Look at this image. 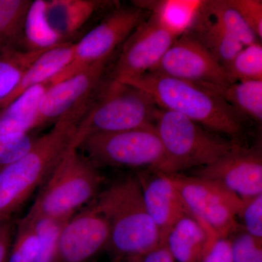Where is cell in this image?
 <instances>
[{"mask_svg":"<svg viewBox=\"0 0 262 262\" xmlns=\"http://www.w3.org/2000/svg\"><path fill=\"white\" fill-rule=\"evenodd\" d=\"M103 5L92 0H49L46 4L48 22L67 42V38L78 32Z\"/></svg>","mask_w":262,"mask_h":262,"instance_id":"19","label":"cell"},{"mask_svg":"<svg viewBox=\"0 0 262 262\" xmlns=\"http://www.w3.org/2000/svg\"><path fill=\"white\" fill-rule=\"evenodd\" d=\"M158 106L149 94L135 86L112 80L90 103L77 124L72 145L78 148L84 138L152 125Z\"/></svg>","mask_w":262,"mask_h":262,"instance_id":"6","label":"cell"},{"mask_svg":"<svg viewBox=\"0 0 262 262\" xmlns=\"http://www.w3.org/2000/svg\"><path fill=\"white\" fill-rule=\"evenodd\" d=\"M192 213L215 232L219 238L243 228L239 223L245 201L220 183L183 173L167 174Z\"/></svg>","mask_w":262,"mask_h":262,"instance_id":"8","label":"cell"},{"mask_svg":"<svg viewBox=\"0 0 262 262\" xmlns=\"http://www.w3.org/2000/svg\"><path fill=\"white\" fill-rule=\"evenodd\" d=\"M108 60L97 62L64 80L52 83L39 108V127L70 117H83L97 89Z\"/></svg>","mask_w":262,"mask_h":262,"instance_id":"11","label":"cell"},{"mask_svg":"<svg viewBox=\"0 0 262 262\" xmlns=\"http://www.w3.org/2000/svg\"><path fill=\"white\" fill-rule=\"evenodd\" d=\"M51 82L34 86L0 110V135L31 134L39 127V108Z\"/></svg>","mask_w":262,"mask_h":262,"instance_id":"17","label":"cell"},{"mask_svg":"<svg viewBox=\"0 0 262 262\" xmlns=\"http://www.w3.org/2000/svg\"><path fill=\"white\" fill-rule=\"evenodd\" d=\"M38 237L32 224L24 220L16 222V232L12 244L8 262H35Z\"/></svg>","mask_w":262,"mask_h":262,"instance_id":"29","label":"cell"},{"mask_svg":"<svg viewBox=\"0 0 262 262\" xmlns=\"http://www.w3.org/2000/svg\"><path fill=\"white\" fill-rule=\"evenodd\" d=\"M103 182L97 167L71 145L24 218L69 220L94 201Z\"/></svg>","mask_w":262,"mask_h":262,"instance_id":"4","label":"cell"},{"mask_svg":"<svg viewBox=\"0 0 262 262\" xmlns=\"http://www.w3.org/2000/svg\"><path fill=\"white\" fill-rule=\"evenodd\" d=\"M22 220L32 224L38 237V251L35 262H53L60 232L67 221L37 218Z\"/></svg>","mask_w":262,"mask_h":262,"instance_id":"28","label":"cell"},{"mask_svg":"<svg viewBox=\"0 0 262 262\" xmlns=\"http://www.w3.org/2000/svg\"><path fill=\"white\" fill-rule=\"evenodd\" d=\"M78 149L98 166L151 168L160 170L165 163L163 144L154 125L84 138Z\"/></svg>","mask_w":262,"mask_h":262,"instance_id":"7","label":"cell"},{"mask_svg":"<svg viewBox=\"0 0 262 262\" xmlns=\"http://www.w3.org/2000/svg\"><path fill=\"white\" fill-rule=\"evenodd\" d=\"M93 203L108 221V248L117 256L132 259L162 246L136 175L127 176L110 184L98 193Z\"/></svg>","mask_w":262,"mask_h":262,"instance_id":"2","label":"cell"},{"mask_svg":"<svg viewBox=\"0 0 262 262\" xmlns=\"http://www.w3.org/2000/svg\"><path fill=\"white\" fill-rule=\"evenodd\" d=\"M202 10L244 47L259 42L256 34L229 0L203 1Z\"/></svg>","mask_w":262,"mask_h":262,"instance_id":"25","label":"cell"},{"mask_svg":"<svg viewBox=\"0 0 262 262\" xmlns=\"http://www.w3.org/2000/svg\"><path fill=\"white\" fill-rule=\"evenodd\" d=\"M225 69L232 83L238 81L262 80L261 42L243 48Z\"/></svg>","mask_w":262,"mask_h":262,"instance_id":"27","label":"cell"},{"mask_svg":"<svg viewBox=\"0 0 262 262\" xmlns=\"http://www.w3.org/2000/svg\"><path fill=\"white\" fill-rule=\"evenodd\" d=\"M73 55V44L69 42L48 50L35 60L24 74L21 80L9 97L0 103V110L34 86L51 82L70 64Z\"/></svg>","mask_w":262,"mask_h":262,"instance_id":"18","label":"cell"},{"mask_svg":"<svg viewBox=\"0 0 262 262\" xmlns=\"http://www.w3.org/2000/svg\"><path fill=\"white\" fill-rule=\"evenodd\" d=\"M201 262H233L231 239H217Z\"/></svg>","mask_w":262,"mask_h":262,"instance_id":"34","label":"cell"},{"mask_svg":"<svg viewBox=\"0 0 262 262\" xmlns=\"http://www.w3.org/2000/svg\"><path fill=\"white\" fill-rule=\"evenodd\" d=\"M190 175L220 183L244 201L251 199L262 194L261 148L237 144L228 154Z\"/></svg>","mask_w":262,"mask_h":262,"instance_id":"13","label":"cell"},{"mask_svg":"<svg viewBox=\"0 0 262 262\" xmlns=\"http://www.w3.org/2000/svg\"><path fill=\"white\" fill-rule=\"evenodd\" d=\"M110 239L108 221L91 202L63 225L53 262H86L108 248Z\"/></svg>","mask_w":262,"mask_h":262,"instance_id":"14","label":"cell"},{"mask_svg":"<svg viewBox=\"0 0 262 262\" xmlns=\"http://www.w3.org/2000/svg\"><path fill=\"white\" fill-rule=\"evenodd\" d=\"M241 213L245 232L262 239V194L246 200Z\"/></svg>","mask_w":262,"mask_h":262,"instance_id":"33","label":"cell"},{"mask_svg":"<svg viewBox=\"0 0 262 262\" xmlns=\"http://www.w3.org/2000/svg\"><path fill=\"white\" fill-rule=\"evenodd\" d=\"M148 13L149 11L136 5L114 10L78 42L73 44L72 61L52 80V83L64 80L97 62L110 59L117 48L148 18Z\"/></svg>","mask_w":262,"mask_h":262,"instance_id":"9","label":"cell"},{"mask_svg":"<svg viewBox=\"0 0 262 262\" xmlns=\"http://www.w3.org/2000/svg\"><path fill=\"white\" fill-rule=\"evenodd\" d=\"M16 232V222L10 220L0 225V262L8 261Z\"/></svg>","mask_w":262,"mask_h":262,"instance_id":"35","label":"cell"},{"mask_svg":"<svg viewBox=\"0 0 262 262\" xmlns=\"http://www.w3.org/2000/svg\"><path fill=\"white\" fill-rule=\"evenodd\" d=\"M179 37L150 13L123 43L112 79L124 82L151 72Z\"/></svg>","mask_w":262,"mask_h":262,"instance_id":"10","label":"cell"},{"mask_svg":"<svg viewBox=\"0 0 262 262\" xmlns=\"http://www.w3.org/2000/svg\"><path fill=\"white\" fill-rule=\"evenodd\" d=\"M47 0H35L30 5L25 25L24 45L29 51H48L65 42L51 27L46 15Z\"/></svg>","mask_w":262,"mask_h":262,"instance_id":"23","label":"cell"},{"mask_svg":"<svg viewBox=\"0 0 262 262\" xmlns=\"http://www.w3.org/2000/svg\"><path fill=\"white\" fill-rule=\"evenodd\" d=\"M258 39L262 37V2L261 0H229Z\"/></svg>","mask_w":262,"mask_h":262,"instance_id":"32","label":"cell"},{"mask_svg":"<svg viewBox=\"0 0 262 262\" xmlns=\"http://www.w3.org/2000/svg\"><path fill=\"white\" fill-rule=\"evenodd\" d=\"M187 32L203 45L225 68L244 48L238 41L210 18L202 8L194 25Z\"/></svg>","mask_w":262,"mask_h":262,"instance_id":"20","label":"cell"},{"mask_svg":"<svg viewBox=\"0 0 262 262\" xmlns=\"http://www.w3.org/2000/svg\"><path fill=\"white\" fill-rule=\"evenodd\" d=\"M165 160L160 170L165 174L182 173L213 163L228 154L238 143L222 139L180 114L158 108L154 121Z\"/></svg>","mask_w":262,"mask_h":262,"instance_id":"5","label":"cell"},{"mask_svg":"<svg viewBox=\"0 0 262 262\" xmlns=\"http://www.w3.org/2000/svg\"><path fill=\"white\" fill-rule=\"evenodd\" d=\"M36 139L31 134L0 135V170L25 155Z\"/></svg>","mask_w":262,"mask_h":262,"instance_id":"30","label":"cell"},{"mask_svg":"<svg viewBox=\"0 0 262 262\" xmlns=\"http://www.w3.org/2000/svg\"><path fill=\"white\" fill-rule=\"evenodd\" d=\"M150 72L203 84L232 83L227 70L189 33L182 34Z\"/></svg>","mask_w":262,"mask_h":262,"instance_id":"12","label":"cell"},{"mask_svg":"<svg viewBox=\"0 0 262 262\" xmlns=\"http://www.w3.org/2000/svg\"><path fill=\"white\" fill-rule=\"evenodd\" d=\"M136 175L140 182L146 209L159 232L161 245L165 244L170 231L180 221L188 217L200 220L167 174L147 168Z\"/></svg>","mask_w":262,"mask_h":262,"instance_id":"15","label":"cell"},{"mask_svg":"<svg viewBox=\"0 0 262 262\" xmlns=\"http://www.w3.org/2000/svg\"><path fill=\"white\" fill-rule=\"evenodd\" d=\"M32 1L0 0V52L21 49L24 25Z\"/></svg>","mask_w":262,"mask_h":262,"instance_id":"24","label":"cell"},{"mask_svg":"<svg viewBox=\"0 0 262 262\" xmlns=\"http://www.w3.org/2000/svg\"><path fill=\"white\" fill-rule=\"evenodd\" d=\"M217 239L209 226L188 217L170 231L165 245L177 262H201Z\"/></svg>","mask_w":262,"mask_h":262,"instance_id":"16","label":"cell"},{"mask_svg":"<svg viewBox=\"0 0 262 262\" xmlns=\"http://www.w3.org/2000/svg\"><path fill=\"white\" fill-rule=\"evenodd\" d=\"M233 262H262V239L243 231L231 241Z\"/></svg>","mask_w":262,"mask_h":262,"instance_id":"31","label":"cell"},{"mask_svg":"<svg viewBox=\"0 0 262 262\" xmlns=\"http://www.w3.org/2000/svg\"><path fill=\"white\" fill-rule=\"evenodd\" d=\"M130 262H177L165 245L158 246L149 252L130 259Z\"/></svg>","mask_w":262,"mask_h":262,"instance_id":"36","label":"cell"},{"mask_svg":"<svg viewBox=\"0 0 262 262\" xmlns=\"http://www.w3.org/2000/svg\"><path fill=\"white\" fill-rule=\"evenodd\" d=\"M203 86L223 98L241 116L261 122L262 80L238 81L226 85Z\"/></svg>","mask_w":262,"mask_h":262,"instance_id":"22","label":"cell"},{"mask_svg":"<svg viewBox=\"0 0 262 262\" xmlns=\"http://www.w3.org/2000/svg\"><path fill=\"white\" fill-rule=\"evenodd\" d=\"M124 83L149 94L158 108L180 114L213 132L233 138L242 132V116L221 96L201 84L155 72Z\"/></svg>","mask_w":262,"mask_h":262,"instance_id":"3","label":"cell"},{"mask_svg":"<svg viewBox=\"0 0 262 262\" xmlns=\"http://www.w3.org/2000/svg\"><path fill=\"white\" fill-rule=\"evenodd\" d=\"M80 117L62 119L37 138L30 149L0 170V225L13 220L38 187L49 178L72 145Z\"/></svg>","mask_w":262,"mask_h":262,"instance_id":"1","label":"cell"},{"mask_svg":"<svg viewBox=\"0 0 262 262\" xmlns=\"http://www.w3.org/2000/svg\"><path fill=\"white\" fill-rule=\"evenodd\" d=\"M46 51L13 48L0 52V103L9 97L27 69Z\"/></svg>","mask_w":262,"mask_h":262,"instance_id":"26","label":"cell"},{"mask_svg":"<svg viewBox=\"0 0 262 262\" xmlns=\"http://www.w3.org/2000/svg\"><path fill=\"white\" fill-rule=\"evenodd\" d=\"M136 6L147 10L179 37L190 30L201 12L203 1L167 0L136 2Z\"/></svg>","mask_w":262,"mask_h":262,"instance_id":"21","label":"cell"}]
</instances>
